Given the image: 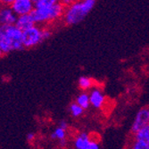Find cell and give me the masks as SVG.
<instances>
[{"mask_svg":"<svg viewBox=\"0 0 149 149\" xmlns=\"http://www.w3.org/2000/svg\"><path fill=\"white\" fill-rule=\"evenodd\" d=\"M88 149H100L98 141L92 139L90 143H89V145H88Z\"/></svg>","mask_w":149,"mask_h":149,"instance_id":"cell-18","label":"cell"},{"mask_svg":"<svg viewBox=\"0 0 149 149\" xmlns=\"http://www.w3.org/2000/svg\"><path fill=\"white\" fill-rule=\"evenodd\" d=\"M59 127H61V128L67 130V129H68V123H67L65 120H62V121H60V123H59Z\"/></svg>","mask_w":149,"mask_h":149,"instance_id":"cell-20","label":"cell"},{"mask_svg":"<svg viewBox=\"0 0 149 149\" xmlns=\"http://www.w3.org/2000/svg\"><path fill=\"white\" fill-rule=\"evenodd\" d=\"M0 48L4 54L23 49L22 31L15 25L0 27Z\"/></svg>","mask_w":149,"mask_h":149,"instance_id":"cell-1","label":"cell"},{"mask_svg":"<svg viewBox=\"0 0 149 149\" xmlns=\"http://www.w3.org/2000/svg\"><path fill=\"white\" fill-rule=\"evenodd\" d=\"M51 36V31L47 29H42V37H43V40L47 39L49 37Z\"/></svg>","mask_w":149,"mask_h":149,"instance_id":"cell-19","label":"cell"},{"mask_svg":"<svg viewBox=\"0 0 149 149\" xmlns=\"http://www.w3.org/2000/svg\"><path fill=\"white\" fill-rule=\"evenodd\" d=\"M66 136H67V130L61 128V127H57L56 129H55L51 134V139H57L59 141L62 140H65L66 139Z\"/></svg>","mask_w":149,"mask_h":149,"instance_id":"cell-16","label":"cell"},{"mask_svg":"<svg viewBox=\"0 0 149 149\" xmlns=\"http://www.w3.org/2000/svg\"><path fill=\"white\" fill-rule=\"evenodd\" d=\"M75 102L80 107H82L84 110H87L88 108H89V106H91L90 105V99H89V94L87 92L79 93L75 99Z\"/></svg>","mask_w":149,"mask_h":149,"instance_id":"cell-11","label":"cell"},{"mask_svg":"<svg viewBox=\"0 0 149 149\" xmlns=\"http://www.w3.org/2000/svg\"><path fill=\"white\" fill-rule=\"evenodd\" d=\"M18 16L12 10L11 6L5 4L0 5V27L15 25Z\"/></svg>","mask_w":149,"mask_h":149,"instance_id":"cell-7","label":"cell"},{"mask_svg":"<svg viewBox=\"0 0 149 149\" xmlns=\"http://www.w3.org/2000/svg\"><path fill=\"white\" fill-rule=\"evenodd\" d=\"M89 94L90 99V105L93 106L96 109H100L105 103V97L103 94L102 90L98 88H93Z\"/></svg>","mask_w":149,"mask_h":149,"instance_id":"cell-8","label":"cell"},{"mask_svg":"<svg viewBox=\"0 0 149 149\" xmlns=\"http://www.w3.org/2000/svg\"><path fill=\"white\" fill-rule=\"evenodd\" d=\"M96 5L95 0L74 1L70 6L65 8L63 20L67 25H74L82 22Z\"/></svg>","mask_w":149,"mask_h":149,"instance_id":"cell-2","label":"cell"},{"mask_svg":"<svg viewBox=\"0 0 149 149\" xmlns=\"http://www.w3.org/2000/svg\"><path fill=\"white\" fill-rule=\"evenodd\" d=\"M0 4H1V2H0Z\"/></svg>","mask_w":149,"mask_h":149,"instance_id":"cell-23","label":"cell"},{"mask_svg":"<svg viewBox=\"0 0 149 149\" xmlns=\"http://www.w3.org/2000/svg\"><path fill=\"white\" fill-rule=\"evenodd\" d=\"M64 11L65 7L61 2L57 1L56 4L51 7L46 9H34L31 13V16L35 24H41L59 19L63 16Z\"/></svg>","mask_w":149,"mask_h":149,"instance_id":"cell-3","label":"cell"},{"mask_svg":"<svg viewBox=\"0 0 149 149\" xmlns=\"http://www.w3.org/2000/svg\"><path fill=\"white\" fill-rule=\"evenodd\" d=\"M34 9H46L57 3L56 0H35Z\"/></svg>","mask_w":149,"mask_h":149,"instance_id":"cell-15","label":"cell"},{"mask_svg":"<svg viewBox=\"0 0 149 149\" xmlns=\"http://www.w3.org/2000/svg\"><path fill=\"white\" fill-rule=\"evenodd\" d=\"M3 55H4V53H3V51L1 50V48H0V57H1Z\"/></svg>","mask_w":149,"mask_h":149,"instance_id":"cell-22","label":"cell"},{"mask_svg":"<svg viewBox=\"0 0 149 149\" xmlns=\"http://www.w3.org/2000/svg\"><path fill=\"white\" fill-rule=\"evenodd\" d=\"M84 109L82 107H80L76 102H72L69 105V112L71 115L74 118H79L84 113Z\"/></svg>","mask_w":149,"mask_h":149,"instance_id":"cell-14","label":"cell"},{"mask_svg":"<svg viewBox=\"0 0 149 149\" xmlns=\"http://www.w3.org/2000/svg\"><path fill=\"white\" fill-rule=\"evenodd\" d=\"M90 135L87 132H80L77 134L74 139L73 146L75 149H88V146L91 141Z\"/></svg>","mask_w":149,"mask_h":149,"instance_id":"cell-9","label":"cell"},{"mask_svg":"<svg viewBox=\"0 0 149 149\" xmlns=\"http://www.w3.org/2000/svg\"><path fill=\"white\" fill-rule=\"evenodd\" d=\"M130 149H149V144L143 142V141H139V140H133Z\"/></svg>","mask_w":149,"mask_h":149,"instance_id":"cell-17","label":"cell"},{"mask_svg":"<svg viewBox=\"0 0 149 149\" xmlns=\"http://www.w3.org/2000/svg\"><path fill=\"white\" fill-rule=\"evenodd\" d=\"M134 139L149 144V125L134 134Z\"/></svg>","mask_w":149,"mask_h":149,"instance_id":"cell-13","label":"cell"},{"mask_svg":"<svg viewBox=\"0 0 149 149\" xmlns=\"http://www.w3.org/2000/svg\"><path fill=\"white\" fill-rule=\"evenodd\" d=\"M34 139H35V133L31 132L27 135V140L28 141H32V140H34Z\"/></svg>","mask_w":149,"mask_h":149,"instance_id":"cell-21","label":"cell"},{"mask_svg":"<svg viewBox=\"0 0 149 149\" xmlns=\"http://www.w3.org/2000/svg\"><path fill=\"white\" fill-rule=\"evenodd\" d=\"M36 24L33 22L31 15H22V16H19L17 18V21L15 22V26L19 30H21L22 31H24L26 30H29L32 27H34Z\"/></svg>","mask_w":149,"mask_h":149,"instance_id":"cell-10","label":"cell"},{"mask_svg":"<svg viewBox=\"0 0 149 149\" xmlns=\"http://www.w3.org/2000/svg\"><path fill=\"white\" fill-rule=\"evenodd\" d=\"M149 125V106H145L139 109L135 116L131 126V132L135 134L141 129Z\"/></svg>","mask_w":149,"mask_h":149,"instance_id":"cell-5","label":"cell"},{"mask_svg":"<svg viewBox=\"0 0 149 149\" xmlns=\"http://www.w3.org/2000/svg\"><path fill=\"white\" fill-rule=\"evenodd\" d=\"M79 88L82 90L83 92H86L87 90H91L94 87V81L91 78L87 76H81L79 77L78 80Z\"/></svg>","mask_w":149,"mask_h":149,"instance_id":"cell-12","label":"cell"},{"mask_svg":"<svg viewBox=\"0 0 149 149\" xmlns=\"http://www.w3.org/2000/svg\"><path fill=\"white\" fill-rule=\"evenodd\" d=\"M42 41V29H40L37 25L22 31V44L24 48L34 47Z\"/></svg>","mask_w":149,"mask_h":149,"instance_id":"cell-4","label":"cell"},{"mask_svg":"<svg viewBox=\"0 0 149 149\" xmlns=\"http://www.w3.org/2000/svg\"><path fill=\"white\" fill-rule=\"evenodd\" d=\"M11 8L18 17L31 15L34 10V2L31 0H13Z\"/></svg>","mask_w":149,"mask_h":149,"instance_id":"cell-6","label":"cell"}]
</instances>
